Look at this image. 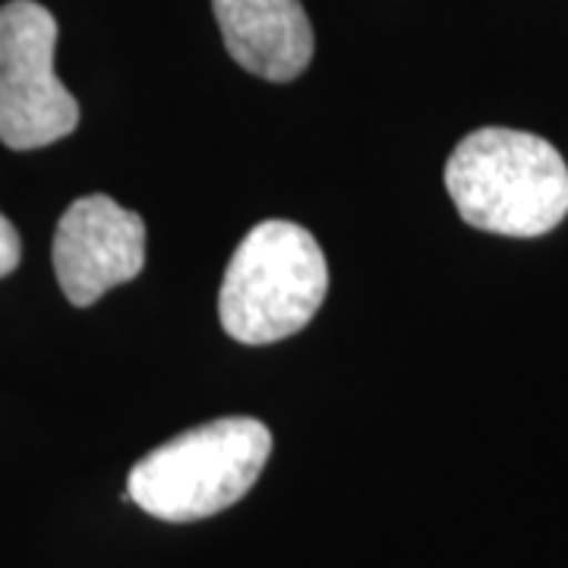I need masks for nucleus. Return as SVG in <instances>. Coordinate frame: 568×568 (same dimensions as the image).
I'll list each match as a JSON object with an SVG mask.
<instances>
[{"instance_id": "obj_5", "label": "nucleus", "mask_w": 568, "mask_h": 568, "mask_svg": "<svg viewBox=\"0 0 568 568\" xmlns=\"http://www.w3.org/2000/svg\"><path fill=\"white\" fill-rule=\"evenodd\" d=\"M54 275L73 306H92L145 265V224L111 196H82L54 231Z\"/></svg>"}, {"instance_id": "obj_7", "label": "nucleus", "mask_w": 568, "mask_h": 568, "mask_svg": "<svg viewBox=\"0 0 568 568\" xmlns=\"http://www.w3.org/2000/svg\"><path fill=\"white\" fill-rule=\"evenodd\" d=\"M20 256H22L20 234H17V227H13V224L0 215V278H3V275H10V272L20 265Z\"/></svg>"}, {"instance_id": "obj_3", "label": "nucleus", "mask_w": 568, "mask_h": 568, "mask_svg": "<svg viewBox=\"0 0 568 568\" xmlns=\"http://www.w3.org/2000/svg\"><path fill=\"white\" fill-rule=\"evenodd\" d=\"M328 291V265L316 237L294 222H263L234 250L219 294L222 328L241 345H272L297 335Z\"/></svg>"}, {"instance_id": "obj_6", "label": "nucleus", "mask_w": 568, "mask_h": 568, "mask_svg": "<svg viewBox=\"0 0 568 568\" xmlns=\"http://www.w3.org/2000/svg\"><path fill=\"white\" fill-rule=\"evenodd\" d=\"M224 48L246 73L291 82L313 61V26L301 0H212Z\"/></svg>"}, {"instance_id": "obj_2", "label": "nucleus", "mask_w": 568, "mask_h": 568, "mask_svg": "<svg viewBox=\"0 0 568 568\" xmlns=\"http://www.w3.org/2000/svg\"><path fill=\"white\" fill-rule=\"evenodd\" d=\"M268 452V426L253 417H222L149 452L130 470L126 496L152 518L200 521L244 499Z\"/></svg>"}, {"instance_id": "obj_4", "label": "nucleus", "mask_w": 568, "mask_h": 568, "mask_svg": "<svg viewBox=\"0 0 568 568\" xmlns=\"http://www.w3.org/2000/svg\"><path fill=\"white\" fill-rule=\"evenodd\" d=\"M58 20L36 0L0 7V142L29 152L63 140L80 104L54 73Z\"/></svg>"}, {"instance_id": "obj_1", "label": "nucleus", "mask_w": 568, "mask_h": 568, "mask_svg": "<svg viewBox=\"0 0 568 568\" xmlns=\"http://www.w3.org/2000/svg\"><path fill=\"white\" fill-rule=\"evenodd\" d=\"M446 190L470 227L540 237L568 215V168L547 140L484 126L448 155Z\"/></svg>"}]
</instances>
